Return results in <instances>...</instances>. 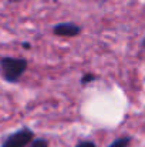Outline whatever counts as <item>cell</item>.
<instances>
[{
  "instance_id": "8",
  "label": "cell",
  "mask_w": 145,
  "mask_h": 147,
  "mask_svg": "<svg viewBox=\"0 0 145 147\" xmlns=\"http://www.w3.org/2000/svg\"><path fill=\"white\" fill-rule=\"evenodd\" d=\"M21 46H23L24 49H31V45H30V43H27V42H24V43H21Z\"/></svg>"
},
{
  "instance_id": "1",
  "label": "cell",
  "mask_w": 145,
  "mask_h": 147,
  "mask_svg": "<svg viewBox=\"0 0 145 147\" xmlns=\"http://www.w3.org/2000/svg\"><path fill=\"white\" fill-rule=\"evenodd\" d=\"M29 67V61L23 57H0V76L4 82L16 84L20 82Z\"/></svg>"
},
{
  "instance_id": "2",
  "label": "cell",
  "mask_w": 145,
  "mask_h": 147,
  "mask_svg": "<svg viewBox=\"0 0 145 147\" xmlns=\"http://www.w3.org/2000/svg\"><path fill=\"white\" fill-rule=\"evenodd\" d=\"M34 131L30 127H21L4 137L0 147H27L34 139Z\"/></svg>"
},
{
  "instance_id": "5",
  "label": "cell",
  "mask_w": 145,
  "mask_h": 147,
  "mask_svg": "<svg viewBox=\"0 0 145 147\" xmlns=\"http://www.w3.org/2000/svg\"><path fill=\"white\" fill-rule=\"evenodd\" d=\"M98 79H100V76H97L94 73H86V74L81 76L80 84H81V86H87V84H90V83H93V82H97Z\"/></svg>"
},
{
  "instance_id": "6",
  "label": "cell",
  "mask_w": 145,
  "mask_h": 147,
  "mask_svg": "<svg viewBox=\"0 0 145 147\" xmlns=\"http://www.w3.org/2000/svg\"><path fill=\"white\" fill-rule=\"evenodd\" d=\"M27 147H48V142L47 139H43V137H37V139L34 137Z\"/></svg>"
},
{
  "instance_id": "9",
  "label": "cell",
  "mask_w": 145,
  "mask_h": 147,
  "mask_svg": "<svg viewBox=\"0 0 145 147\" xmlns=\"http://www.w3.org/2000/svg\"><path fill=\"white\" fill-rule=\"evenodd\" d=\"M10 3H16V1H23V0H9Z\"/></svg>"
},
{
  "instance_id": "10",
  "label": "cell",
  "mask_w": 145,
  "mask_h": 147,
  "mask_svg": "<svg viewBox=\"0 0 145 147\" xmlns=\"http://www.w3.org/2000/svg\"><path fill=\"white\" fill-rule=\"evenodd\" d=\"M142 47L145 49V36H144V39H142Z\"/></svg>"
},
{
  "instance_id": "7",
  "label": "cell",
  "mask_w": 145,
  "mask_h": 147,
  "mask_svg": "<svg viewBox=\"0 0 145 147\" xmlns=\"http://www.w3.org/2000/svg\"><path fill=\"white\" fill-rule=\"evenodd\" d=\"M76 147H97V144L93 140H81L76 144Z\"/></svg>"
},
{
  "instance_id": "4",
  "label": "cell",
  "mask_w": 145,
  "mask_h": 147,
  "mask_svg": "<svg viewBox=\"0 0 145 147\" xmlns=\"http://www.w3.org/2000/svg\"><path fill=\"white\" fill-rule=\"evenodd\" d=\"M132 142V137L131 136H122V137H118L115 139L111 144H108V147H128Z\"/></svg>"
},
{
  "instance_id": "3",
  "label": "cell",
  "mask_w": 145,
  "mask_h": 147,
  "mask_svg": "<svg viewBox=\"0 0 145 147\" xmlns=\"http://www.w3.org/2000/svg\"><path fill=\"white\" fill-rule=\"evenodd\" d=\"M81 32L83 27L73 22H63L53 26V33L58 37H77L81 34Z\"/></svg>"
}]
</instances>
